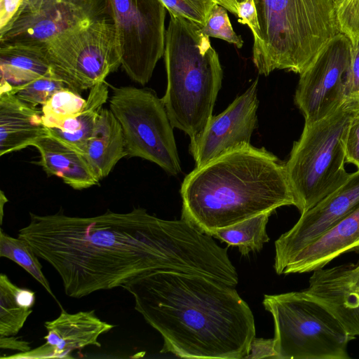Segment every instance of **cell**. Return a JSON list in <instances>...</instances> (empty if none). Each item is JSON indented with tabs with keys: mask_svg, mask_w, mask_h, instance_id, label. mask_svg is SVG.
Wrapping results in <instances>:
<instances>
[{
	"mask_svg": "<svg viewBox=\"0 0 359 359\" xmlns=\"http://www.w3.org/2000/svg\"><path fill=\"white\" fill-rule=\"evenodd\" d=\"M29 344L30 342L13 336L0 337V348L3 349L26 352L32 349Z\"/></svg>",
	"mask_w": 359,
	"mask_h": 359,
	"instance_id": "d590c367",
	"label": "cell"
},
{
	"mask_svg": "<svg viewBox=\"0 0 359 359\" xmlns=\"http://www.w3.org/2000/svg\"><path fill=\"white\" fill-rule=\"evenodd\" d=\"M108 98L109 90L105 82L95 85L90 89L81 112L76 117L67 121L59 128H48L49 136L82 154Z\"/></svg>",
	"mask_w": 359,
	"mask_h": 359,
	"instance_id": "7402d4cb",
	"label": "cell"
},
{
	"mask_svg": "<svg viewBox=\"0 0 359 359\" xmlns=\"http://www.w3.org/2000/svg\"><path fill=\"white\" fill-rule=\"evenodd\" d=\"M351 52L350 39L339 32L300 74L294 103L302 113L305 123L325 118L345 101V79Z\"/></svg>",
	"mask_w": 359,
	"mask_h": 359,
	"instance_id": "7c38bea8",
	"label": "cell"
},
{
	"mask_svg": "<svg viewBox=\"0 0 359 359\" xmlns=\"http://www.w3.org/2000/svg\"><path fill=\"white\" fill-rule=\"evenodd\" d=\"M86 99L69 88L55 93L42 106L41 118L48 128H59L67 121L76 117L83 109Z\"/></svg>",
	"mask_w": 359,
	"mask_h": 359,
	"instance_id": "484cf974",
	"label": "cell"
},
{
	"mask_svg": "<svg viewBox=\"0 0 359 359\" xmlns=\"http://www.w3.org/2000/svg\"><path fill=\"white\" fill-rule=\"evenodd\" d=\"M8 202V199L5 196L3 191H1V196H0V207H1V224H2L3 215H4V205Z\"/></svg>",
	"mask_w": 359,
	"mask_h": 359,
	"instance_id": "74e56055",
	"label": "cell"
},
{
	"mask_svg": "<svg viewBox=\"0 0 359 359\" xmlns=\"http://www.w3.org/2000/svg\"><path fill=\"white\" fill-rule=\"evenodd\" d=\"M335 10L340 32L353 43L359 36V0H337Z\"/></svg>",
	"mask_w": 359,
	"mask_h": 359,
	"instance_id": "f546056e",
	"label": "cell"
},
{
	"mask_svg": "<svg viewBox=\"0 0 359 359\" xmlns=\"http://www.w3.org/2000/svg\"><path fill=\"white\" fill-rule=\"evenodd\" d=\"M24 0H0V30L13 19Z\"/></svg>",
	"mask_w": 359,
	"mask_h": 359,
	"instance_id": "e575fe53",
	"label": "cell"
},
{
	"mask_svg": "<svg viewBox=\"0 0 359 359\" xmlns=\"http://www.w3.org/2000/svg\"><path fill=\"white\" fill-rule=\"evenodd\" d=\"M49 136L41 111L11 93H0V156L32 146Z\"/></svg>",
	"mask_w": 359,
	"mask_h": 359,
	"instance_id": "ac0fdd59",
	"label": "cell"
},
{
	"mask_svg": "<svg viewBox=\"0 0 359 359\" xmlns=\"http://www.w3.org/2000/svg\"><path fill=\"white\" fill-rule=\"evenodd\" d=\"M359 205V169L309 210L275 242L274 269L320 236Z\"/></svg>",
	"mask_w": 359,
	"mask_h": 359,
	"instance_id": "5bb4252c",
	"label": "cell"
},
{
	"mask_svg": "<svg viewBox=\"0 0 359 359\" xmlns=\"http://www.w3.org/2000/svg\"><path fill=\"white\" fill-rule=\"evenodd\" d=\"M276 358L278 355L276 350L275 340L254 337L250 345V351L245 358Z\"/></svg>",
	"mask_w": 359,
	"mask_h": 359,
	"instance_id": "836d02e7",
	"label": "cell"
},
{
	"mask_svg": "<svg viewBox=\"0 0 359 359\" xmlns=\"http://www.w3.org/2000/svg\"><path fill=\"white\" fill-rule=\"evenodd\" d=\"M334 2H336L337 0H334Z\"/></svg>",
	"mask_w": 359,
	"mask_h": 359,
	"instance_id": "ab89813d",
	"label": "cell"
},
{
	"mask_svg": "<svg viewBox=\"0 0 359 359\" xmlns=\"http://www.w3.org/2000/svg\"><path fill=\"white\" fill-rule=\"evenodd\" d=\"M182 218L210 234L258 215L294 205L285 164L251 144L196 167L180 188Z\"/></svg>",
	"mask_w": 359,
	"mask_h": 359,
	"instance_id": "3957f363",
	"label": "cell"
},
{
	"mask_svg": "<svg viewBox=\"0 0 359 359\" xmlns=\"http://www.w3.org/2000/svg\"><path fill=\"white\" fill-rule=\"evenodd\" d=\"M121 67L142 86L164 55L165 7L160 0H109Z\"/></svg>",
	"mask_w": 359,
	"mask_h": 359,
	"instance_id": "30bf717a",
	"label": "cell"
},
{
	"mask_svg": "<svg viewBox=\"0 0 359 359\" xmlns=\"http://www.w3.org/2000/svg\"><path fill=\"white\" fill-rule=\"evenodd\" d=\"M29 215L18 237L54 268L70 297L122 287L154 271L215 278L224 266V248L183 218L160 219L142 208L88 217Z\"/></svg>",
	"mask_w": 359,
	"mask_h": 359,
	"instance_id": "6da1fadb",
	"label": "cell"
},
{
	"mask_svg": "<svg viewBox=\"0 0 359 359\" xmlns=\"http://www.w3.org/2000/svg\"><path fill=\"white\" fill-rule=\"evenodd\" d=\"M82 155L100 180L128 156L121 125L110 109H102Z\"/></svg>",
	"mask_w": 359,
	"mask_h": 359,
	"instance_id": "44dd1931",
	"label": "cell"
},
{
	"mask_svg": "<svg viewBox=\"0 0 359 359\" xmlns=\"http://www.w3.org/2000/svg\"><path fill=\"white\" fill-rule=\"evenodd\" d=\"M170 16L164 50L167 88L161 99L173 128L191 140L203 131L213 116L223 70L201 27Z\"/></svg>",
	"mask_w": 359,
	"mask_h": 359,
	"instance_id": "277c9868",
	"label": "cell"
},
{
	"mask_svg": "<svg viewBox=\"0 0 359 359\" xmlns=\"http://www.w3.org/2000/svg\"><path fill=\"white\" fill-rule=\"evenodd\" d=\"M227 11L225 7L217 4L212 8L205 25L201 27V31L208 37L224 40L241 48L243 46V40L233 30Z\"/></svg>",
	"mask_w": 359,
	"mask_h": 359,
	"instance_id": "83f0119b",
	"label": "cell"
},
{
	"mask_svg": "<svg viewBox=\"0 0 359 359\" xmlns=\"http://www.w3.org/2000/svg\"><path fill=\"white\" fill-rule=\"evenodd\" d=\"M359 104L345 100L334 112L311 124H304L285 163L294 206L303 214L340 187L350 173L344 142L352 117Z\"/></svg>",
	"mask_w": 359,
	"mask_h": 359,
	"instance_id": "8992f818",
	"label": "cell"
},
{
	"mask_svg": "<svg viewBox=\"0 0 359 359\" xmlns=\"http://www.w3.org/2000/svg\"><path fill=\"white\" fill-rule=\"evenodd\" d=\"M346 163H352L359 169V111L348 124L344 142Z\"/></svg>",
	"mask_w": 359,
	"mask_h": 359,
	"instance_id": "1f68e13d",
	"label": "cell"
},
{
	"mask_svg": "<svg viewBox=\"0 0 359 359\" xmlns=\"http://www.w3.org/2000/svg\"><path fill=\"white\" fill-rule=\"evenodd\" d=\"M273 212H267L212 232L210 236L228 245L236 246L242 255L259 251L269 238L266 224Z\"/></svg>",
	"mask_w": 359,
	"mask_h": 359,
	"instance_id": "cb8c5ba5",
	"label": "cell"
},
{
	"mask_svg": "<svg viewBox=\"0 0 359 359\" xmlns=\"http://www.w3.org/2000/svg\"><path fill=\"white\" fill-rule=\"evenodd\" d=\"M257 83L256 79L224 111L212 116L199 135L191 139L189 151L196 167L230 150L250 144L257 122Z\"/></svg>",
	"mask_w": 359,
	"mask_h": 359,
	"instance_id": "4fadbf2b",
	"label": "cell"
},
{
	"mask_svg": "<svg viewBox=\"0 0 359 359\" xmlns=\"http://www.w3.org/2000/svg\"><path fill=\"white\" fill-rule=\"evenodd\" d=\"M32 147L39 151L40 165L47 176H56L70 187L81 190L97 185L100 179L82 154L51 136L38 140Z\"/></svg>",
	"mask_w": 359,
	"mask_h": 359,
	"instance_id": "d6986e66",
	"label": "cell"
},
{
	"mask_svg": "<svg viewBox=\"0 0 359 359\" xmlns=\"http://www.w3.org/2000/svg\"><path fill=\"white\" fill-rule=\"evenodd\" d=\"M219 4L225 7L229 12L236 16L237 8L236 6L229 0H217Z\"/></svg>",
	"mask_w": 359,
	"mask_h": 359,
	"instance_id": "8d00e7d4",
	"label": "cell"
},
{
	"mask_svg": "<svg viewBox=\"0 0 359 359\" xmlns=\"http://www.w3.org/2000/svg\"><path fill=\"white\" fill-rule=\"evenodd\" d=\"M60 316L44 326L47 334L41 346L1 358H69L75 350L88 346L100 347L98 337L115 327L99 318L95 310L69 313L61 309Z\"/></svg>",
	"mask_w": 359,
	"mask_h": 359,
	"instance_id": "9a60e30c",
	"label": "cell"
},
{
	"mask_svg": "<svg viewBox=\"0 0 359 359\" xmlns=\"http://www.w3.org/2000/svg\"><path fill=\"white\" fill-rule=\"evenodd\" d=\"M109 109L119 122L128 157L152 162L170 175L181 172L172 126L155 92L133 86L114 88Z\"/></svg>",
	"mask_w": 359,
	"mask_h": 359,
	"instance_id": "ba28073f",
	"label": "cell"
},
{
	"mask_svg": "<svg viewBox=\"0 0 359 359\" xmlns=\"http://www.w3.org/2000/svg\"><path fill=\"white\" fill-rule=\"evenodd\" d=\"M53 69L67 86L80 93L104 82L121 66L112 18L82 25L43 45Z\"/></svg>",
	"mask_w": 359,
	"mask_h": 359,
	"instance_id": "9c48e42d",
	"label": "cell"
},
{
	"mask_svg": "<svg viewBox=\"0 0 359 359\" xmlns=\"http://www.w3.org/2000/svg\"><path fill=\"white\" fill-rule=\"evenodd\" d=\"M0 257L8 258L23 268L45 288L62 309L53 294L49 282L42 272V266L39 261V257L26 241L19 237L10 236L1 229Z\"/></svg>",
	"mask_w": 359,
	"mask_h": 359,
	"instance_id": "d4e9b609",
	"label": "cell"
},
{
	"mask_svg": "<svg viewBox=\"0 0 359 359\" xmlns=\"http://www.w3.org/2000/svg\"><path fill=\"white\" fill-rule=\"evenodd\" d=\"M69 88L53 68L46 74L20 88L16 96L27 104L43 106L57 91Z\"/></svg>",
	"mask_w": 359,
	"mask_h": 359,
	"instance_id": "4316f807",
	"label": "cell"
},
{
	"mask_svg": "<svg viewBox=\"0 0 359 359\" xmlns=\"http://www.w3.org/2000/svg\"><path fill=\"white\" fill-rule=\"evenodd\" d=\"M313 272L304 290L325 306L351 336H359V262Z\"/></svg>",
	"mask_w": 359,
	"mask_h": 359,
	"instance_id": "2e32d148",
	"label": "cell"
},
{
	"mask_svg": "<svg viewBox=\"0 0 359 359\" xmlns=\"http://www.w3.org/2000/svg\"><path fill=\"white\" fill-rule=\"evenodd\" d=\"M170 15L184 18L203 27L217 0H160Z\"/></svg>",
	"mask_w": 359,
	"mask_h": 359,
	"instance_id": "f1b7e54d",
	"label": "cell"
},
{
	"mask_svg": "<svg viewBox=\"0 0 359 359\" xmlns=\"http://www.w3.org/2000/svg\"><path fill=\"white\" fill-rule=\"evenodd\" d=\"M229 1H231L232 4H233L236 6V4L243 1L245 0H229Z\"/></svg>",
	"mask_w": 359,
	"mask_h": 359,
	"instance_id": "f35d334b",
	"label": "cell"
},
{
	"mask_svg": "<svg viewBox=\"0 0 359 359\" xmlns=\"http://www.w3.org/2000/svg\"><path fill=\"white\" fill-rule=\"evenodd\" d=\"M52 69L43 46L1 45L0 93L15 94L20 88L46 74Z\"/></svg>",
	"mask_w": 359,
	"mask_h": 359,
	"instance_id": "ffe728a7",
	"label": "cell"
},
{
	"mask_svg": "<svg viewBox=\"0 0 359 359\" xmlns=\"http://www.w3.org/2000/svg\"><path fill=\"white\" fill-rule=\"evenodd\" d=\"M238 22L247 25L252 32L253 39L258 37L259 27L254 0H245L236 4Z\"/></svg>",
	"mask_w": 359,
	"mask_h": 359,
	"instance_id": "d6a6232c",
	"label": "cell"
},
{
	"mask_svg": "<svg viewBox=\"0 0 359 359\" xmlns=\"http://www.w3.org/2000/svg\"><path fill=\"white\" fill-rule=\"evenodd\" d=\"M35 292L21 288L0 275V337L14 336L33 311Z\"/></svg>",
	"mask_w": 359,
	"mask_h": 359,
	"instance_id": "603a6c76",
	"label": "cell"
},
{
	"mask_svg": "<svg viewBox=\"0 0 359 359\" xmlns=\"http://www.w3.org/2000/svg\"><path fill=\"white\" fill-rule=\"evenodd\" d=\"M274 322L278 359H348L351 336L338 319L304 290L266 294Z\"/></svg>",
	"mask_w": 359,
	"mask_h": 359,
	"instance_id": "52a82bcc",
	"label": "cell"
},
{
	"mask_svg": "<svg viewBox=\"0 0 359 359\" xmlns=\"http://www.w3.org/2000/svg\"><path fill=\"white\" fill-rule=\"evenodd\" d=\"M112 18L109 0H24L0 30V44L43 46L53 38L95 20Z\"/></svg>",
	"mask_w": 359,
	"mask_h": 359,
	"instance_id": "8fae6325",
	"label": "cell"
},
{
	"mask_svg": "<svg viewBox=\"0 0 359 359\" xmlns=\"http://www.w3.org/2000/svg\"><path fill=\"white\" fill-rule=\"evenodd\" d=\"M122 287L161 334L160 353L210 359H244L248 354L255 318L235 287L206 276L159 270Z\"/></svg>",
	"mask_w": 359,
	"mask_h": 359,
	"instance_id": "7a4b0ae2",
	"label": "cell"
},
{
	"mask_svg": "<svg viewBox=\"0 0 359 359\" xmlns=\"http://www.w3.org/2000/svg\"><path fill=\"white\" fill-rule=\"evenodd\" d=\"M345 100L359 104V36L351 43L350 62L345 79Z\"/></svg>",
	"mask_w": 359,
	"mask_h": 359,
	"instance_id": "4dcf8cb0",
	"label": "cell"
},
{
	"mask_svg": "<svg viewBox=\"0 0 359 359\" xmlns=\"http://www.w3.org/2000/svg\"><path fill=\"white\" fill-rule=\"evenodd\" d=\"M353 251L359 252V205L276 272L287 275L314 271L339 255Z\"/></svg>",
	"mask_w": 359,
	"mask_h": 359,
	"instance_id": "e0dca14e",
	"label": "cell"
},
{
	"mask_svg": "<svg viewBox=\"0 0 359 359\" xmlns=\"http://www.w3.org/2000/svg\"><path fill=\"white\" fill-rule=\"evenodd\" d=\"M259 32L252 60L259 74H302L340 32L334 0H254Z\"/></svg>",
	"mask_w": 359,
	"mask_h": 359,
	"instance_id": "5b68a950",
	"label": "cell"
}]
</instances>
